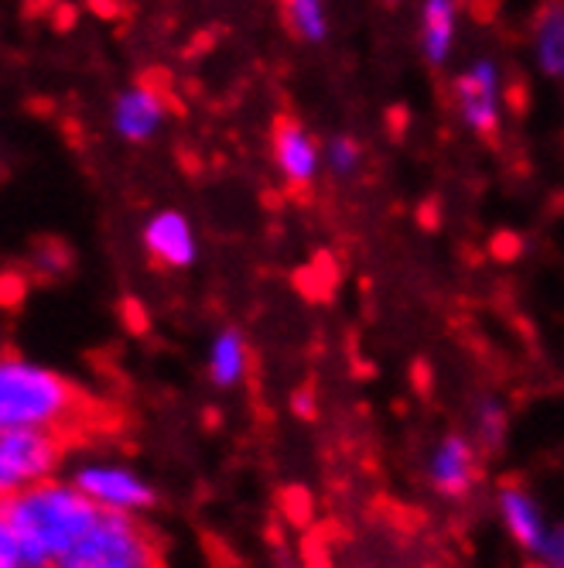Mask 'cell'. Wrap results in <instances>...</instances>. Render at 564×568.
Instances as JSON below:
<instances>
[{
  "instance_id": "obj_25",
  "label": "cell",
  "mask_w": 564,
  "mask_h": 568,
  "mask_svg": "<svg viewBox=\"0 0 564 568\" xmlns=\"http://www.w3.org/2000/svg\"><path fill=\"white\" fill-rule=\"evenodd\" d=\"M72 24V8H59V28H69Z\"/></svg>"
},
{
  "instance_id": "obj_17",
  "label": "cell",
  "mask_w": 564,
  "mask_h": 568,
  "mask_svg": "<svg viewBox=\"0 0 564 568\" xmlns=\"http://www.w3.org/2000/svg\"><path fill=\"white\" fill-rule=\"evenodd\" d=\"M326 161H329L332 175L346 179V175H352V172L359 169V161H362V148L356 144V138H349V134H339V138H332V141H329V148H326Z\"/></svg>"
},
{
  "instance_id": "obj_6",
  "label": "cell",
  "mask_w": 564,
  "mask_h": 568,
  "mask_svg": "<svg viewBox=\"0 0 564 568\" xmlns=\"http://www.w3.org/2000/svg\"><path fill=\"white\" fill-rule=\"evenodd\" d=\"M274 158H277L280 175H285V182L295 192L311 189V182L318 175V148L311 141V134L288 113H280L274 120Z\"/></svg>"
},
{
  "instance_id": "obj_15",
  "label": "cell",
  "mask_w": 564,
  "mask_h": 568,
  "mask_svg": "<svg viewBox=\"0 0 564 568\" xmlns=\"http://www.w3.org/2000/svg\"><path fill=\"white\" fill-rule=\"evenodd\" d=\"M506 425L510 415L496 397H482L479 408H475V438L486 453H500L503 449V438H506Z\"/></svg>"
},
{
  "instance_id": "obj_28",
  "label": "cell",
  "mask_w": 564,
  "mask_h": 568,
  "mask_svg": "<svg viewBox=\"0 0 564 568\" xmlns=\"http://www.w3.org/2000/svg\"><path fill=\"white\" fill-rule=\"evenodd\" d=\"M455 4H472V0H455Z\"/></svg>"
},
{
  "instance_id": "obj_16",
  "label": "cell",
  "mask_w": 564,
  "mask_h": 568,
  "mask_svg": "<svg viewBox=\"0 0 564 568\" xmlns=\"http://www.w3.org/2000/svg\"><path fill=\"white\" fill-rule=\"evenodd\" d=\"M285 11H288V24L298 38L305 42H321L326 38V4L321 0H285Z\"/></svg>"
},
{
  "instance_id": "obj_21",
  "label": "cell",
  "mask_w": 564,
  "mask_h": 568,
  "mask_svg": "<svg viewBox=\"0 0 564 568\" xmlns=\"http://www.w3.org/2000/svg\"><path fill=\"white\" fill-rule=\"evenodd\" d=\"M124 315H127V326L134 333H144L147 329V322H144V308L137 302H124Z\"/></svg>"
},
{
  "instance_id": "obj_13",
  "label": "cell",
  "mask_w": 564,
  "mask_h": 568,
  "mask_svg": "<svg viewBox=\"0 0 564 568\" xmlns=\"http://www.w3.org/2000/svg\"><path fill=\"white\" fill-rule=\"evenodd\" d=\"M534 28L541 69L551 79H564V0H544Z\"/></svg>"
},
{
  "instance_id": "obj_26",
  "label": "cell",
  "mask_w": 564,
  "mask_h": 568,
  "mask_svg": "<svg viewBox=\"0 0 564 568\" xmlns=\"http://www.w3.org/2000/svg\"><path fill=\"white\" fill-rule=\"evenodd\" d=\"M523 568H554V565H547V561H531V565H523Z\"/></svg>"
},
{
  "instance_id": "obj_9",
  "label": "cell",
  "mask_w": 564,
  "mask_h": 568,
  "mask_svg": "<svg viewBox=\"0 0 564 568\" xmlns=\"http://www.w3.org/2000/svg\"><path fill=\"white\" fill-rule=\"evenodd\" d=\"M168 106V75L165 72H144L141 87L116 103V128L131 141H144L154 128L161 113Z\"/></svg>"
},
{
  "instance_id": "obj_19",
  "label": "cell",
  "mask_w": 564,
  "mask_h": 568,
  "mask_svg": "<svg viewBox=\"0 0 564 568\" xmlns=\"http://www.w3.org/2000/svg\"><path fill=\"white\" fill-rule=\"evenodd\" d=\"M24 277L21 274H0V305H8V308H14L21 298H24Z\"/></svg>"
},
{
  "instance_id": "obj_12",
  "label": "cell",
  "mask_w": 564,
  "mask_h": 568,
  "mask_svg": "<svg viewBox=\"0 0 564 568\" xmlns=\"http://www.w3.org/2000/svg\"><path fill=\"white\" fill-rule=\"evenodd\" d=\"M421 49L431 65H445L455 42V0H424Z\"/></svg>"
},
{
  "instance_id": "obj_14",
  "label": "cell",
  "mask_w": 564,
  "mask_h": 568,
  "mask_svg": "<svg viewBox=\"0 0 564 568\" xmlns=\"http://www.w3.org/2000/svg\"><path fill=\"white\" fill-rule=\"evenodd\" d=\"M247 374V343L236 329H226L216 336L213 343V356H209V377L216 387H236Z\"/></svg>"
},
{
  "instance_id": "obj_7",
  "label": "cell",
  "mask_w": 564,
  "mask_h": 568,
  "mask_svg": "<svg viewBox=\"0 0 564 568\" xmlns=\"http://www.w3.org/2000/svg\"><path fill=\"white\" fill-rule=\"evenodd\" d=\"M431 486L434 494L462 500L479 479V453L465 435H445L438 442V449L431 456Z\"/></svg>"
},
{
  "instance_id": "obj_18",
  "label": "cell",
  "mask_w": 564,
  "mask_h": 568,
  "mask_svg": "<svg viewBox=\"0 0 564 568\" xmlns=\"http://www.w3.org/2000/svg\"><path fill=\"white\" fill-rule=\"evenodd\" d=\"M541 561L554 565V568H564V524L561 527H547V538L541 545Z\"/></svg>"
},
{
  "instance_id": "obj_23",
  "label": "cell",
  "mask_w": 564,
  "mask_h": 568,
  "mask_svg": "<svg viewBox=\"0 0 564 568\" xmlns=\"http://www.w3.org/2000/svg\"><path fill=\"white\" fill-rule=\"evenodd\" d=\"M55 4V0H24V11L28 14H42L45 8H52Z\"/></svg>"
},
{
  "instance_id": "obj_3",
  "label": "cell",
  "mask_w": 564,
  "mask_h": 568,
  "mask_svg": "<svg viewBox=\"0 0 564 568\" xmlns=\"http://www.w3.org/2000/svg\"><path fill=\"white\" fill-rule=\"evenodd\" d=\"M59 568H165V548L131 510L103 507L96 527L59 561Z\"/></svg>"
},
{
  "instance_id": "obj_20",
  "label": "cell",
  "mask_w": 564,
  "mask_h": 568,
  "mask_svg": "<svg viewBox=\"0 0 564 568\" xmlns=\"http://www.w3.org/2000/svg\"><path fill=\"white\" fill-rule=\"evenodd\" d=\"M38 261H42L45 274H55L69 264V251L62 243H42V247H38Z\"/></svg>"
},
{
  "instance_id": "obj_11",
  "label": "cell",
  "mask_w": 564,
  "mask_h": 568,
  "mask_svg": "<svg viewBox=\"0 0 564 568\" xmlns=\"http://www.w3.org/2000/svg\"><path fill=\"white\" fill-rule=\"evenodd\" d=\"M500 517L506 524V531L510 538L520 545V548H527V551H541L544 538H547V524L534 504V497L523 490V486L516 483H506L503 490H500Z\"/></svg>"
},
{
  "instance_id": "obj_8",
  "label": "cell",
  "mask_w": 564,
  "mask_h": 568,
  "mask_svg": "<svg viewBox=\"0 0 564 568\" xmlns=\"http://www.w3.org/2000/svg\"><path fill=\"white\" fill-rule=\"evenodd\" d=\"M75 486L86 497H93L100 507H110V510H131L134 514V510H144L157 500L144 479H137L134 473H124V469H103V466L83 469L75 476Z\"/></svg>"
},
{
  "instance_id": "obj_22",
  "label": "cell",
  "mask_w": 564,
  "mask_h": 568,
  "mask_svg": "<svg viewBox=\"0 0 564 568\" xmlns=\"http://www.w3.org/2000/svg\"><path fill=\"white\" fill-rule=\"evenodd\" d=\"M295 412L301 418H315V404H311V390H298L295 394Z\"/></svg>"
},
{
  "instance_id": "obj_5",
  "label": "cell",
  "mask_w": 564,
  "mask_h": 568,
  "mask_svg": "<svg viewBox=\"0 0 564 568\" xmlns=\"http://www.w3.org/2000/svg\"><path fill=\"white\" fill-rule=\"evenodd\" d=\"M455 103L465 128L493 141L500 131V75L496 65L479 59L455 79Z\"/></svg>"
},
{
  "instance_id": "obj_10",
  "label": "cell",
  "mask_w": 564,
  "mask_h": 568,
  "mask_svg": "<svg viewBox=\"0 0 564 568\" xmlns=\"http://www.w3.org/2000/svg\"><path fill=\"white\" fill-rule=\"evenodd\" d=\"M144 247L157 267H188L195 261V236L178 213H161L144 230Z\"/></svg>"
},
{
  "instance_id": "obj_24",
  "label": "cell",
  "mask_w": 564,
  "mask_h": 568,
  "mask_svg": "<svg viewBox=\"0 0 564 568\" xmlns=\"http://www.w3.org/2000/svg\"><path fill=\"white\" fill-rule=\"evenodd\" d=\"M90 4H93V11H96V14H103V18L116 14V4H113V0H90Z\"/></svg>"
},
{
  "instance_id": "obj_4",
  "label": "cell",
  "mask_w": 564,
  "mask_h": 568,
  "mask_svg": "<svg viewBox=\"0 0 564 568\" xmlns=\"http://www.w3.org/2000/svg\"><path fill=\"white\" fill-rule=\"evenodd\" d=\"M72 445L55 432L8 428L0 432V500L42 483Z\"/></svg>"
},
{
  "instance_id": "obj_27",
  "label": "cell",
  "mask_w": 564,
  "mask_h": 568,
  "mask_svg": "<svg viewBox=\"0 0 564 568\" xmlns=\"http://www.w3.org/2000/svg\"><path fill=\"white\" fill-rule=\"evenodd\" d=\"M383 4H387V8H393V4H400V0H383Z\"/></svg>"
},
{
  "instance_id": "obj_1",
  "label": "cell",
  "mask_w": 564,
  "mask_h": 568,
  "mask_svg": "<svg viewBox=\"0 0 564 568\" xmlns=\"http://www.w3.org/2000/svg\"><path fill=\"white\" fill-rule=\"evenodd\" d=\"M34 428L55 432L72 449L96 435L113 432V412L62 374L8 353L0 359V432Z\"/></svg>"
},
{
  "instance_id": "obj_2",
  "label": "cell",
  "mask_w": 564,
  "mask_h": 568,
  "mask_svg": "<svg viewBox=\"0 0 564 568\" xmlns=\"http://www.w3.org/2000/svg\"><path fill=\"white\" fill-rule=\"evenodd\" d=\"M8 510L28 545L31 568L62 561L93 531L103 514V507L79 490V486H62L52 479H42L28 486V490L8 497Z\"/></svg>"
}]
</instances>
